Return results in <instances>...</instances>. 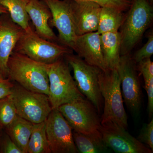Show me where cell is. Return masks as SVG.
<instances>
[{
    "instance_id": "f546056e",
    "label": "cell",
    "mask_w": 153,
    "mask_h": 153,
    "mask_svg": "<svg viewBox=\"0 0 153 153\" xmlns=\"http://www.w3.org/2000/svg\"><path fill=\"white\" fill-rule=\"evenodd\" d=\"M14 85L8 78L0 77V100L11 95Z\"/></svg>"
},
{
    "instance_id": "d6a6232c",
    "label": "cell",
    "mask_w": 153,
    "mask_h": 153,
    "mask_svg": "<svg viewBox=\"0 0 153 153\" xmlns=\"http://www.w3.org/2000/svg\"><path fill=\"white\" fill-rule=\"evenodd\" d=\"M1 128H0V131H1Z\"/></svg>"
},
{
    "instance_id": "cb8c5ba5",
    "label": "cell",
    "mask_w": 153,
    "mask_h": 153,
    "mask_svg": "<svg viewBox=\"0 0 153 153\" xmlns=\"http://www.w3.org/2000/svg\"><path fill=\"white\" fill-rule=\"evenodd\" d=\"M153 54V34L152 32L148 36L146 43L136 51L131 58L137 64L146 58H151Z\"/></svg>"
},
{
    "instance_id": "6da1fadb",
    "label": "cell",
    "mask_w": 153,
    "mask_h": 153,
    "mask_svg": "<svg viewBox=\"0 0 153 153\" xmlns=\"http://www.w3.org/2000/svg\"><path fill=\"white\" fill-rule=\"evenodd\" d=\"M8 78L28 90L48 95L49 82L46 64L13 51L8 62Z\"/></svg>"
},
{
    "instance_id": "4316f807",
    "label": "cell",
    "mask_w": 153,
    "mask_h": 153,
    "mask_svg": "<svg viewBox=\"0 0 153 153\" xmlns=\"http://www.w3.org/2000/svg\"><path fill=\"white\" fill-rule=\"evenodd\" d=\"M0 152L2 153H23L19 147L12 140L7 133L2 137L0 143Z\"/></svg>"
},
{
    "instance_id": "5b68a950",
    "label": "cell",
    "mask_w": 153,
    "mask_h": 153,
    "mask_svg": "<svg viewBox=\"0 0 153 153\" xmlns=\"http://www.w3.org/2000/svg\"><path fill=\"white\" fill-rule=\"evenodd\" d=\"M14 51L39 63L49 64L72 53L73 50L62 44L41 38L30 26L23 30Z\"/></svg>"
},
{
    "instance_id": "277c9868",
    "label": "cell",
    "mask_w": 153,
    "mask_h": 153,
    "mask_svg": "<svg viewBox=\"0 0 153 153\" xmlns=\"http://www.w3.org/2000/svg\"><path fill=\"white\" fill-rule=\"evenodd\" d=\"M49 82L48 97L52 109L81 97H85L78 89L70 72L68 63L60 58L46 64Z\"/></svg>"
},
{
    "instance_id": "4dcf8cb0",
    "label": "cell",
    "mask_w": 153,
    "mask_h": 153,
    "mask_svg": "<svg viewBox=\"0 0 153 153\" xmlns=\"http://www.w3.org/2000/svg\"><path fill=\"white\" fill-rule=\"evenodd\" d=\"M9 13L7 10L2 5L0 4V19L4 14Z\"/></svg>"
},
{
    "instance_id": "5bb4252c",
    "label": "cell",
    "mask_w": 153,
    "mask_h": 153,
    "mask_svg": "<svg viewBox=\"0 0 153 153\" xmlns=\"http://www.w3.org/2000/svg\"><path fill=\"white\" fill-rule=\"evenodd\" d=\"M69 1L77 36L97 31L101 6L88 1Z\"/></svg>"
},
{
    "instance_id": "603a6c76",
    "label": "cell",
    "mask_w": 153,
    "mask_h": 153,
    "mask_svg": "<svg viewBox=\"0 0 153 153\" xmlns=\"http://www.w3.org/2000/svg\"><path fill=\"white\" fill-rule=\"evenodd\" d=\"M18 115L11 95L0 100V128L1 129L12 123Z\"/></svg>"
},
{
    "instance_id": "ba28073f",
    "label": "cell",
    "mask_w": 153,
    "mask_h": 153,
    "mask_svg": "<svg viewBox=\"0 0 153 153\" xmlns=\"http://www.w3.org/2000/svg\"><path fill=\"white\" fill-rule=\"evenodd\" d=\"M11 96L18 115L33 124L45 121L52 111L48 95L28 90L19 84H14Z\"/></svg>"
},
{
    "instance_id": "f1b7e54d",
    "label": "cell",
    "mask_w": 153,
    "mask_h": 153,
    "mask_svg": "<svg viewBox=\"0 0 153 153\" xmlns=\"http://www.w3.org/2000/svg\"><path fill=\"white\" fill-rule=\"evenodd\" d=\"M145 90L148 95L147 111L149 117L152 119L153 114V77L144 80Z\"/></svg>"
},
{
    "instance_id": "83f0119b",
    "label": "cell",
    "mask_w": 153,
    "mask_h": 153,
    "mask_svg": "<svg viewBox=\"0 0 153 153\" xmlns=\"http://www.w3.org/2000/svg\"><path fill=\"white\" fill-rule=\"evenodd\" d=\"M137 64V71L142 75L144 80L153 77V63L151 58H146Z\"/></svg>"
},
{
    "instance_id": "d6986e66",
    "label": "cell",
    "mask_w": 153,
    "mask_h": 153,
    "mask_svg": "<svg viewBox=\"0 0 153 153\" xmlns=\"http://www.w3.org/2000/svg\"><path fill=\"white\" fill-rule=\"evenodd\" d=\"M74 144L78 153H108L109 149L105 145L101 134H85L72 130Z\"/></svg>"
},
{
    "instance_id": "e0dca14e",
    "label": "cell",
    "mask_w": 153,
    "mask_h": 153,
    "mask_svg": "<svg viewBox=\"0 0 153 153\" xmlns=\"http://www.w3.org/2000/svg\"><path fill=\"white\" fill-rule=\"evenodd\" d=\"M102 51L108 68L117 69L120 61L121 40L119 32L100 34Z\"/></svg>"
},
{
    "instance_id": "8fae6325",
    "label": "cell",
    "mask_w": 153,
    "mask_h": 153,
    "mask_svg": "<svg viewBox=\"0 0 153 153\" xmlns=\"http://www.w3.org/2000/svg\"><path fill=\"white\" fill-rule=\"evenodd\" d=\"M105 145L117 153H152L126 129L111 121L101 123L99 129Z\"/></svg>"
},
{
    "instance_id": "d4e9b609",
    "label": "cell",
    "mask_w": 153,
    "mask_h": 153,
    "mask_svg": "<svg viewBox=\"0 0 153 153\" xmlns=\"http://www.w3.org/2000/svg\"><path fill=\"white\" fill-rule=\"evenodd\" d=\"M74 1H88L98 4L101 7L114 8L125 12L127 11L131 4V0H74Z\"/></svg>"
},
{
    "instance_id": "4fadbf2b",
    "label": "cell",
    "mask_w": 153,
    "mask_h": 153,
    "mask_svg": "<svg viewBox=\"0 0 153 153\" xmlns=\"http://www.w3.org/2000/svg\"><path fill=\"white\" fill-rule=\"evenodd\" d=\"M24 30L13 22L9 13L0 19V77L8 78V62Z\"/></svg>"
},
{
    "instance_id": "ac0fdd59",
    "label": "cell",
    "mask_w": 153,
    "mask_h": 153,
    "mask_svg": "<svg viewBox=\"0 0 153 153\" xmlns=\"http://www.w3.org/2000/svg\"><path fill=\"white\" fill-rule=\"evenodd\" d=\"M34 124L17 116L12 123L4 128L6 133L23 153H27L28 143Z\"/></svg>"
},
{
    "instance_id": "44dd1931",
    "label": "cell",
    "mask_w": 153,
    "mask_h": 153,
    "mask_svg": "<svg viewBox=\"0 0 153 153\" xmlns=\"http://www.w3.org/2000/svg\"><path fill=\"white\" fill-rule=\"evenodd\" d=\"M30 0H0V4L7 10L12 21L24 30L30 27L26 7Z\"/></svg>"
},
{
    "instance_id": "7402d4cb",
    "label": "cell",
    "mask_w": 153,
    "mask_h": 153,
    "mask_svg": "<svg viewBox=\"0 0 153 153\" xmlns=\"http://www.w3.org/2000/svg\"><path fill=\"white\" fill-rule=\"evenodd\" d=\"M27 153H51L46 130V123L34 124L28 143Z\"/></svg>"
},
{
    "instance_id": "2e32d148",
    "label": "cell",
    "mask_w": 153,
    "mask_h": 153,
    "mask_svg": "<svg viewBox=\"0 0 153 153\" xmlns=\"http://www.w3.org/2000/svg\"><path fill=\"white\" fill-rule=\"evenodd\" d=\"M26 11L38 36L48 41H58L57 36L49 25V20L52 18L51 12L42 0H30Z\"/></svg>"
},
{
    "instance_id": "7c38bea8",
    "label": "cell",
    "mask_w": 153,
    "mask_h": 153,
    "mask_svg": "<svg viewBox=\"0 0 153 153\" xmlns=\"http://www.w3.org/2000/svg\"><path fill=\"white\" fill-rule=\"evenodd\" d=\"M52 14L50 25L57 29L58 41L71 50L77 35L69 0H42Z\"/></svg>"
},
{
    "instance_id": "9c48e42d",
    "label": "cell",
    "mask_w": 153,
    "mask_h": 153,
    "mask_svg": "<svg viewBox=\"0 0 153 153\" xmlns=\"http://www.w3.org/2000/svg\"><path fill=\"white\" fill-rule=\"evenodd\" d=\"M136 64L130 55H122L117 68L123 100L135 116H138L140 111L142 94Z\"/></svg>"
},
{
    "instance_id": "52a82bcc",
    "label": "cell",
    "mask_w": 153,
    "mask_h": 153,
    "mask_svg": "<svg viewBox=\"0 0 153 153\" xmlns=\"http://www.w3.org/2000/svg\"><path fill=\"white\" fill-rule=\"evenodd\" d=\"M73 130L85 134H100L101 118L97 110L85 97L62 105L57 108Z\"/></svg>"
},
{
    "instance_id": "484cf974",
    "label": "cell",
    "mask_w": 153,
    "mask_h": 153,
    "mask_svg": "<svg viewBox=\"0 0 153 153\" xmlns=\"http://www.w3.org/2000/svg\"><path fill=\"white\" fill-rule=\"evenodd\" d=\"M141 143L149 146L153 152V119L148 124H144L137 138Z\"/></svg>"
},
{
    "instance_id": "3957f363",
    "label": "cell",
    "mask_w": 153,
    "mask_h": 153,
    "mask_svg": "<svg viewBox=\"0 0 153 153\" xmlns=\"http://www.w3.org/2000/svg\"><path fill=\"white\" fill-rule=\"evenodd\" d=\"M99 84L104 104L101 124L111 121L127 130L128 117L123 105L120 77L117 69L101 70Z\"/></svg>"
},
{
    "instance_id": "1f68e13d",
    "label": "cell",
    "mask_w": 153,
    "mask_h": 153,
    "mask_svg": "<svg viewBox=\"0 0 153 153\" xmlns=\"http://www.w3.org/2000/svg\"><path fill=\"white\" fill-rule=\"evenodd\" d=\"M148 1L152 5L153 3V0H148Z\"/></svg>"
},
{
    "instance_id": "30bf717a",
    "label": "cell",
    "mask_w": 153,
    "mask_h": 153,
    "mask_svg": "<svg viewBox=\"0 0 153 153\" xmlns=\"http://www.w3.org/2000/svg\"><path fill=\"white\" fill-rule=\"evenodd\" d=\"M45 123L51 153H78L73 140L72 129L58 109L52 110Z\"/></svg>"
},
{
    "instance_id": "ffe728a7",
    "label": "cell",
    "mask_w": 153,
    "mask_h": 153,
    "mask_svg": "<svg viewBox=\"0 0 153 153\" xmlns=\"http://www.w3.org/2000/svg\"><path fill=\"white\" fill-rule=\"evenodd\" d=\"M123 12L109 7H101L97 32L99 34L118 32L123 23Z\"/></svg>"
},
{
    "instance_id": "9a60e30c",
    "label": "cell",
    "mask_w": 153,
    "mask_h": 153,
    "mask_svg": "<svg viewBox=\"0 0 153 153\" xmlns=\"http://www.w3.org/2000/svg\"><path fill=\"white\" fill-rule=\"evenodd\" d=\"M72 50L88 64L103 71L108 69L102 51L100 34L97 31L76 36Z\"/></svg>"
},
{
    "instance_id": "7a4b0ae2",
    "label": "cell",
    "mask_w": 153,
    "mask_h": 153,
    "mask_svg": "<svg viewBox=\"0 0 153 153\" xmlns=\"http://www.w3.org/2000/svg\"><path fill=\"white\" fill-rule=\"evenodd\" d=\"M121 26L120 55H130L152 24L153 9L148 0H131Z\"/></svg>"
},
{
    "instance_id": "8992f818",
    "label": "cell",
    "mask_w": 153,
    "mask_h": 153,
    "mask_svg": "<svg viewBox=\"0 0 153 153\" xmlns=\"http://www.w3.org/2000/svg\"><path fill=\"white\" fill-rule=\"evenodd\" d=\"M64 57L73 70V78L78 89L94 105L100 114L103 105L99 84V76L101 69L88 64L73 53L67 54Z\"/></svg>"
}]
</instances>
